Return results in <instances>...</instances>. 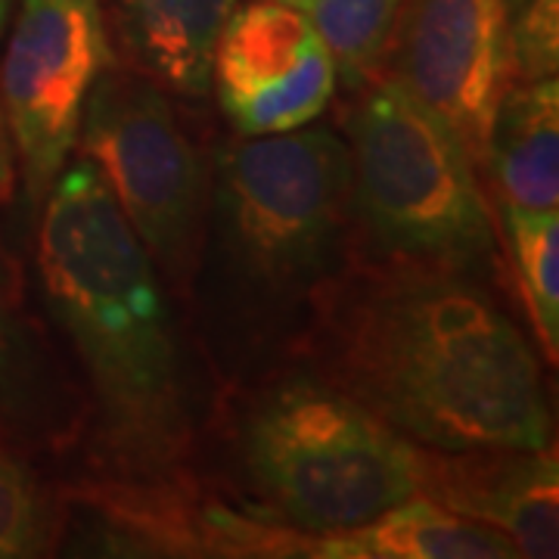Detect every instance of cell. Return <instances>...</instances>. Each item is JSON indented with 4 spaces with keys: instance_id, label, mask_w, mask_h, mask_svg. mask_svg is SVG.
Returning a JSON list of instances; mask_svg holds the SVG:
<instances>
[{
    "instance_id": "1",
    "label": "cell",
    "mask_w": 559,
    "mask_h": 559,
    "mask_svg": "<svg viewBox=\"0 0 559 559\" xmlns=\"http://www.w3.org/2000/svg\"><path fill=\"white\" fill-rule=\"evenodd\" d=\"M326 380L436 451L550 448L540 360L473 274L370 264L323 323Z\"/></svg>"
},
{
    "instance_id": "2",
    "label": "cell",
    "mask_w": 559,
    "mask_h": 559,
    "mask_svg": "<svg viewBox=\"0 0 559 559\" xmlns=\"http://www.w3.org/2000/svg\"><path fill=\"white\" fill-rule=\"evenodd\" d=\"M40 205L44 299L87 370L103 441L124 473H165L187 454L193 417L156 261L87 159L62 168Z\"/></svg>"
},
{
    "instance_id": "3",
    "label": "cell",
    "mask_w": 559,
    "mask_h": 559,
    "mask_svg": "<svg viewBox=\"0 0 559 559\" xmlns=\"http://www.w3.org/2000/svg\"><path fill=\"white\" fill-rule=\"evenodd\" d=\"M348 121L352 234L370 264L476 274L495 259V218L476 156L399 81L360 84Z\"/></svg>"
},
{
    "instance_id": "4",
    "label": "cell",
    "mask_w": 559,
    "mask_h": 559,
    "mask_svg": "<svg viewBox=\"0 0 559 559\" xmlns=\"http://www.w3.org/2000/svg\"><path fill=\"white\" fill-rule=\"evenodd\" d=\"M215 255L252 308L286 311L336 277L352 237V162L336 128L242 138L215 168Z\"/></svg>"
},
{
    "instance_id": "5",
    "label": "cell",
    "mask_w": 559,
    "mask_h": 559,
    "mask_svg": "<svg viewBox=\"0 0 559 559\" xmlns=\"http://www.w3.org/2000/svg\"><path fill=\"white\" fill-rule=\"evenodd\" d=\"M240 444L261 498L301 535L358 528L419 495V444L320 377L261 392Z\"/></svg>"
},
{
    "instance_id": "6",
    "label": "cell",
    "mask_w": 559,
    "mask_h": 559,
    "mask_svg": "<svg viewBox=\"0 0 559 559\" xmlns=\"http://www.w3.org/2000/svg\"><path fill=\"white\" fill-rule=\"evenodd\" d=\"M87 159L171 280H187L200 246L205 175L159 84L112 62L91 87L79 128Z\"/></svg>"
},
{
    "instance_id": "7",
    "label": "cell",
    "mask_w": 559,
    "mask_h": 559,
    "mask_svg": "<svg viewBox=\"0 0 559 559\" xmlns=\"http://www.w3.org/2000/svg\"><path fill=\"white\" fill-rule=\"evenodd\" d=\"M112 62L103 0H20L0 60V112L32 205L69 165L84 100Z\"/></svg>"
},
{
    "instance_id": "8",
    "label": "cell",
    "mask_w": 559,
    "mask_h": 559,
    "mask_svg": "<svg viewBox=\"0 0 559 559\" xmlns=\"http://www.w3.org/2000/svg\"><path fill=\"white\" fill-rule=\"evenodd\" d=\"M377 75L436 109L481 162L513 84L507 0H404Z\"/></svg>"
},
{
    "instance_id": "9",
    "label": "cell",
    "mask_w": 559,
    "mask_h": 559,
    "mask_svg": "<svg viewBox=\"0 0 559 559\" xmlns=\"http://www.w3.org/2000/svg\"><path fill=\"white\" fill-rule=\"evenodd\" d=\"M212 87L240 138H264L318 121L333 103L340 75L305 10L252 0L221 28Z\"/></svg>"
},
{
    "instance_id": "10",
    "label": "cell",
    "mask_w": 559,
    "mask_h": 559,
    "mask_svg": "<svg viewBox=\"0 0 559 559\" xmlns=\"http://www.w3.org/2000/svg\"><path fill=\"white\" fill-rule=\"evenodd\" d=\"M419 495L466 520L498 528L525 559L559 554L557 451L466 448L436 451L419 444Z\"/></svg>"
},
{
    "instance_id": "11",
    "label": "cell",
    "mask_w": 559,
    "mask_h": 559,
    "mask_svg": "<svg viewBox=\"0 0 559 559\" xmlns=\"http://www.w3.org/2000/svg\"><path fill=\"white\" fill-rule=\"evenodd\" d=\"M237 0H109L124 57L165 94L200 100L212 91V57Z\"/></svg>"
},
{
    "instance_id": "12",
    "label": "cell",
    "mask_w": 559,
    "mask_h": 559,
    "mask_svg": "<svg viewBox=\"0 0 559 559\" xmlns=\"http://www.w3.org/2000/svg\"><path fill=\"white\" fill-rule=\"evenodd\" d=\"M500 205L559 209V81H513L485 140Z\"/></svg>"
},
{
    "instance_id": "13",
    "label": "cell",
    "mask_w": 559,
    "mask_h": 559,
    "mask_svg": "<svg viewBox=\"0 0 559 559\" xmlns=\"http://www.w3.org/2000/svg\"><path fill=\"white\" fill-rule=\"evenodd\" d=\"M320 559H516V547L498 528L466 520L426 495L404 500L358 528L311 535Z\"/></svg>"
},
{
    "instance_id": "14",
    "label": "cell",
    "mask_w": 559,
    "mask_h": 559,
    "mask_svg": "<svg viewBox=\"0 0 559 559\" xmlns=\"http://www.w3.org/2000/svg\"><path fill=\"white\" fill-rule=\"evenodd\" d=\"M525 311L550 364L559 355V215L557 209L500 205Z\"/></svg>"
},
{
    "instance_id": "15",
    "label": "cell",
    "mask_w": 559,
    "mask_h": 559,
    "mask_svg": "<svg viewBox=\"0 0 559 559\" xmlns=\"http://www.w3.org/2000/svg\"><path fill=\"white\" fill-rule=\"evenodd\" d=\"M401 7L404 0H308L301 10L333 53L342 84L358 91L380 72Z\"/></svg>"
},
{
    "instance_id": "16",
    "label": "cell",
    "mask_w": 559,
    "mask_h": 559,
    "mask_svg": "<svg viewBox=\"0 0 559 559\" xmlns=\"http://www.w3.org/2000/svg\"><path fill=\"white\" fill-rule=\"evenodd\" d=\"M50 544V507L32 469L0 448V559L38 557Z\"/></svg>"
},
{
    "instance_id": "17",
    "label": "cell",
    "mask_w": 559,
    "mask_h": 559,
    "mask_svg": "<svg viewBox=\"0 0 559 559\" xmlns=\"http://www.w3.org/2000/svg\"><path fill=\"white\" fill-rule=\"evenodd\" d=\"M513 81L557 79L559 0H525L510 13Z\"/></svg>"
},
{
    "instance_id": "18",
    "label": "cell",
    "mask_w": 559,
    "mask_h": 559,
    "mask_svg": "<svg viewBox=\"0 0 559 559\" xmlns=\"http://www.w3.org/2000/svg\"><path fill=\"white\" fill-rule=\"evenodd\" d=\"M16 364H20V340H16V326L10 318V305L3 296V277H0V401L16 377Z\"/></svg>"
},
{
    "instance_id": "19",
    "label": "cell",
    "mask_w": 559,
    "mask_h": 559,
    "mask_svg": "<svg viewBox=\"0 0 559 559\" xmlns=\"http://www.w3.org/2000/svg\"><path fill=\"white\" fill-rule=\"evenodd\" d=\"M13 183H16V156H13V143L7 134L3 112H0V202L13 197Z\"/></svg>"
},
{
    "instance_id": "20",
    "label": "cell",
    "mask_w": 559,
    "mask_h": 559,
    "mask_svg": "<svg viewBox=\"0 0 559 559\" xmlns=\"http://www.w3.org/2000/svg\"><path fill=\"white\" fill-rule=\"evenodd\" d=\"M10 7H13V0H0V35H3L7 16H10Z\"/></svg>"
},
{
    "instance_id": "21",
    "label": "cell",
    "mask_w": 559,
    "mask_h": 559,
    "mask_svg": "<svg viewBox=\"0 0 559 559\" xmlns=\"http://www.w3.org/2000/svg\"><path fill=\"white\" fill-rule=\"evenodd\" d=\"M277 3H289V7H305V3H308V0H277Z\"/></svg>"
},
{
    "instance_id": "22",
    "label": "cell",
    "mask_w": 559,
    "mask_h": 559,
    "mask_svg": "<svg viewBox=\"0 0 559 559\" xmlns=\"http://www.w3.org/2000/svg\"><path fill=\"white\" fill-rule=\"evenodd\" d=\"M522 3H525V0H507V7H510V13H513L516 7H522Z\"/></svg>"
}]
</instances>
